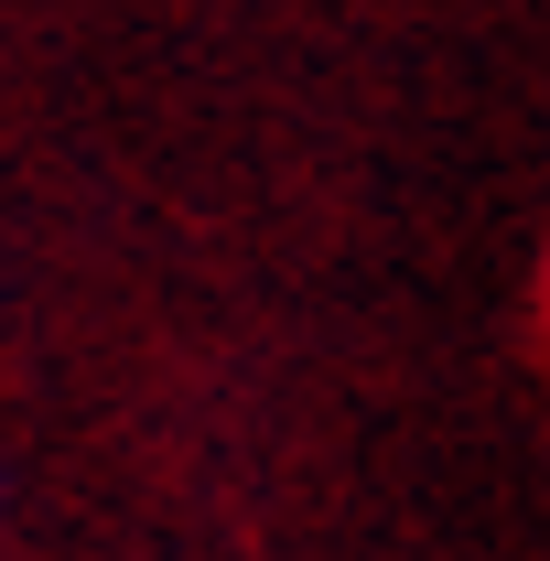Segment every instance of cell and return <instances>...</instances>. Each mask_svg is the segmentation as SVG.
Instances as JSON below:
<instances>
[{"instance_id":"obj_1","label":"cell","mask_w":550,"mask_h":561,"mask_svg":"<svg viewBox=\"0 0 550 561\" xmlns=\"http://www.w3.org/2000/svg\"><path fill=\"white\" fill-rule=\"evenodd\" d=\"M540 291H550V280H540Z\"/></svg>"}]
</instances>
